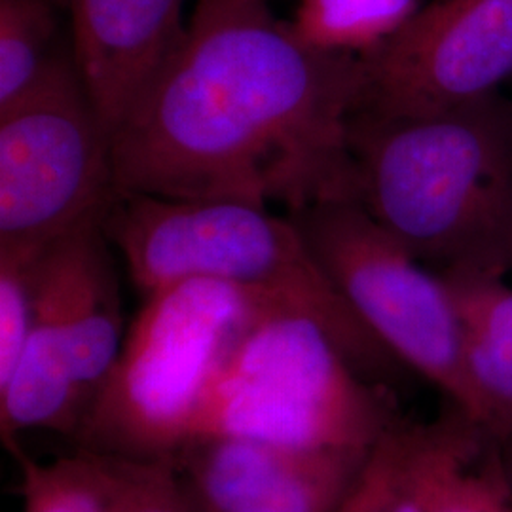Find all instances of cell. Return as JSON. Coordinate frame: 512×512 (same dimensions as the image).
I'll return each instance as SVG.
<instances>
[{
	"label": "cell",
	"instance_id": "ac0fdd59",
	"mask_svg": "<svg viewBox=\"0 0 512 512\" xmlns=\"http://www.w3.org/2000/svg\"><path fill=\"white\" fill-rule=\"evenodd\" d=\"M40 256L0 249V382L18 363L31 329Z\"/></svg>",
	"mask_w": 512,
	"mask_h": 512
},
{
	"label": "cell",
	"instance_id": "ffe728a7",
	"mask_svg": "<svg viewBox=\"0 0 512 512\" xmlns=\"http://www.w3.org/2000/svg\"><path fill=\"white\" fill-rule=\"evenodd\" d=\"M131 512H203L175 458L137 459Z\"/></svg>",
	"mask_w": 512,
	"mask_h": 512
},
{
	"label": "cell",
	"instance_id": "ba28073f",
	"mask_svg": "<svg viewBox=\"0 0 512 512\" xmlns=\"http://www.w3.org/2000/svg\"><path fill=\"white\" fill-rule=\"evenodd\" d=\"M366 114L456 109L512 82V0H431L361 57Z\"/></svg>",
	"mask_w": 512,
	"mask_h": 512
},
{
	"label": "cell",
	"instance_id": "9c48e42d",
	"mask_svg": "<svg viewBox=\"0 0 512 512\" xmlns=\"http://www.w3.org/2000/svg\"><path fill=\"white\" fill-rule=\"evenodd\" d=\"M370 450L207 437L186 442L175 463L203 512H336Z\"/></svg>",
	"mask_w": 512,
	"mask_h": 512
},
{
	"label": "cell",
	"instance_id": "d6986e66",
	"mask_svg": "<svg viewBox=\"0 0 512 512\" xmlns=\"http://www.w3.org/2000/svg\"><path fill=\"white\" fill-rule=\"evenodd\" d=\"M410 423L397 420L374 444L365 467L336 512H389L401 471Z\"/></svg>",
	"mask_w": 512,
	"mask_h": 512
},
{
	"label": "cell",
	"instance_id": "8fae6325",
	"mask_svg": "<svg viewBox=\"0 0 512 512\" xmlns=\"http://www.w3.org/2000/svg\"><path fill=\"white\" fill-rule=\"evenodd\" d=\"M101 217L82 222L54 241L37 268L38 291L54 308L88 412L126 336L118 279Z\"/></svg>",
	"mask_w": 512,
	"mask_h": 512
},
{
	"label": "cell",
	"instance_id": "5bb4252c",
	"mask_svg": "<svg viewBox=\"0 0 512 512\" xmlns=\"http://www.w3.org/2000/svg\"><path fill=\"white\" fill-rule=\"evenodd\" d=\"M499 444L452 406L420 425L427 512H512V478Z\"/></svg>",
	"mask_w": 512,
	"mask_h": 512
},
{
	"label": "cell",
	"instance_id": "3957f363",
	"mask_svg": "<svg viewBox=\"0 0 512 512\" xmlns=\"http://www.w3.org/2000/svg\"><path fill=\"white\" fill-rule=\"evenodd\" d=\"M101 226L143 296L186 279L230 283L319 323L368 380L382 384L404 370L349 306L289 215L253 203L114 192Z\"/></svg>",
	"mask_w": 512,
	"mask_h": 512
},
{
	"label": "cell",
	"instance_id": "e0dca14e",
	"mask_svg": "<svg viewBox=\"0 0 512 512\" xmlns=\"http://www.w3.org/2000/svg\"><path fill=\"white\" fill-rule=\"evenodd\" d=\"M50 0H0V109L29 92L55 59Z\"/></svg>",
	"mask_w": 512,
	"mask_h": 512
},
{
	"label": "cell",
	"instance_id": "7c38bea8",
	"mask_svg": "<svg viewBox=\"0 0 512 512\" xmlns=\"http://www.w3.org/2000/svg\"><path fill=\"white\" fill-rule=\"evenodd\" d=\"M88 403L74 378L71 355L54 308L35 281L33 319L18 363L0 382V435L4 446L23 431L44 429L76 440Z\"/></svg>",
	"mask_w": 512,
	"mask_h": 512
},
{
	"label": "cell",
	"instance_id": "277c9868",
	"mask_svg": "<svg viewBox=\"0 0 512 512\" xmlns=\"http://www.w3.org/2000/svg\"><path fill=\"white\" fill-rule=\"evenodd\" d=\"M272 306L285 304L213 279L147 294L76 437L80 448L139 461L175 458L220 366Z\"/></svg>",
	"mask_w": 512,
	"mask_h": 512
},
{
	"label": "cell",
	"instance_id": "30bf717a",
	"mask_svg": "<svg viewBox=\"0 0 512 512\" xmlns=\"http://www.w3.org/2000/svg\"><path fill=\"white\" fill-rule=\"evenodd\" d=\"M73 61L112 137L183 44L184 0H67Z\"/></svg>",
	"mask_w": 512,
	"mask_h": 512
},
{
	"label": "cell",
	"instance_id": "6da1fadb",
	"mask_svg": "<svg viewBox=\"0 0 512 512\" xmlns=\"http://www.w3.org/2000/svg\"><path fill=\"white\" fill-rule=\"evenodd\" d=\"M357 55L306 46L268 0H198L183 44L112 137L116 192L281 205L353 200Z\"/></svg>",
	"mask_w": 512,
	"mask_h": 512
},
{
	"label": "cell",
	"instance_id": "52a82bcc",
	"mask_svg": "<svg viewBox=\"0 0 512 512\" xmlns=\"http://www.w3.org/2000/svg\"><path fill=\"white\" fill-rule=\"evenodd\" d=\"M110 137L73 55L0 109V249L42 255L114 196Z\"/></svg>",
	"mask_w": 512,
	"mask_h": 512
},
{
	"label": "cell",
	"instance_id": "9a60e30c",
	"mask_svg": "<svg viewBox=\"0 0 512 512\" xmlns=\"http://www.w3.org/2000/svg\"><path fill=\"white\" fill-rule=\"evenodd\" d=\"M21 469V512H131L137 459L80 448L54 463L27 458L8 446Z\"/></svg>",
	"mask_w": 512,
	"mask_h": 512
},
{
	"label": "cell",
	"instance_id": "7a4b0ae2",
	"mask_svg": "<svg viewBox=\"0 0 512 512\" xmlns=\"http://www.w3.org/2000/svg\"><path fill=\"white\" fill-rule=\"evenodd\" d=\"M353 202L420 262L512 268V101L378 116L351 126Z\"/></svg>",
	"mask_w": 512,
	"mask_h": 512
},
{
	"label": "cell",
	"instance_id": "4fadbf2b",
	"mask_svg": "<svg viewBox=\"0 0 512 512\" xmlns=\"http://www.w3.org/2000/svg\"><path fill=\"white\" fill-rule=\"evenodd\" d=\"M458 308L467 374L484 429L512 439V287L505 275L439 272Z\"/></svg>",
	"mask_w": 512,
	"mask_h": 512
},
{
	"label": "cell",
	"instance_id": "44dd1931",
	"mask_svg": "<svg viewBox=\"0 0 512 512\" xmlns=\"http://www.w3.org/2000/svg\"><path fill=\"white\" fill-rule=\"evenodd\" d=\"M389 512H427L425 478L420 458V423H410L408 444Z\"/></svg>",
	"mask_w": 512,
	"mask_h": 512
},
{
	"label": "cell",
	"instance_id": "7402d4cb",
	"mask_svg": "<svg viewBox=\"0 0 512 512\" xmlns=\"http://www.w3.org/2000/svg\"><path fill=\"white\" fill-rule=\"evenodd\" d=\"M511 101H512V99H511Z\"/></svg>",
	"mask_w": 512,
	"mask_h": 512
},
{
	"label": "cell",
	"instance_id": "8992f818",
	"mask_svg": "<svg viewBox=\"0 0 512 512\" xmlns=\"http://www.w3.org/2000/svg\"><path fill=\"white\" fill-rule=\"evenodd\" d=\"M289 217L387 351L484 427L465 365L458 308L442 275L425 270L353 200L317 203Z\"/></svg>",
	"mask_w": 512,
	"mask_h": 512
},
{
	"label": "cell",
	"instance_id": "2e32d148",
	"mask_svg": "<svg viewBox=\"0 0 512 512\" xmlns=\"http://www.w3.org/2000/svg\"><path fill=\"white\" fill-rule=\"evenodd\" d=\"M423 0H300L289 25L306 46L366 57L380 50L421 10Z\"/></svg>",
	"mask_w": 512,
	"mask_h": 512
},
{
	"label": "cell",
	"instance_id": "5b68a950",
	"mask_svg": "<svg viewBox=\"0 0 512 512\" xmlns=\"http://www.w3.org/2000/svg\"><path fill=\"white\" fill-rule=\"evenodd\" d=\"M399 420L319 323L272 306L241 336L203 395L190 440L236 437L293 448L370 450Z\"/></svg>",
	"mask_w": 512,
	"mask_h": 512
}]
</instances>
